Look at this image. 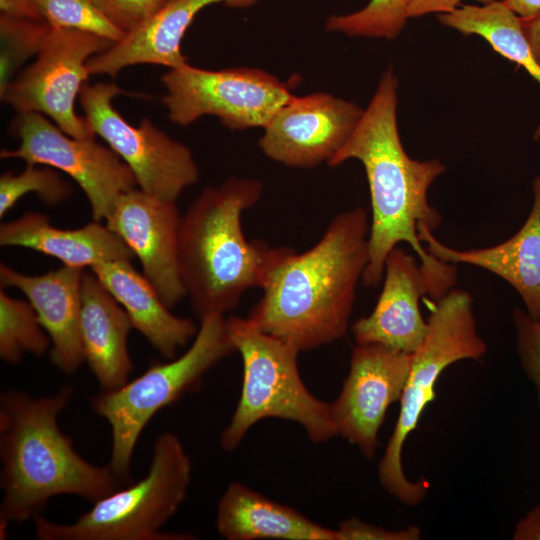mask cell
<instances>
[{
  "label": "cell",
  "instance_id": "cell-35",
  "mask_svg": "<svg viewBox=\"0 0 540 540\" xmlns=\"http://www.w3.org/2000/svg\"><path fill=\"white\" fill-rule=\"evenodd\" d=\"M515 540H540V505L529 511L515 529Z\"/></svg>",
  "mask_w": 540,
  "mask_h": 540
},
{
  "label": "cell",
  "instance_id": "cell-12",
  "mask_svg": "<svg viewBox=\"0 0 540 540\" xmlns=\"http://www.w3.org/2000/svg\"><path fill=\"white\" fill-rule=\"evenodd\" d=\"M15 149H2V159L49 166L70 176L84 192L95 221H105L118 198L136 188L130 168L110 148L93 138H74L37 112H17L10 126Z\"/></svg>",
  "mask_w": 540,
  "mask_h": 540
},
{
  "label": "cell",
  "instance_id": "cell-32",
  "mask_svg": "<svg viewBox=\"0 0 540 540\" xmlns=\"http://www.w3.org/2000/svg\"><path fill=\"white\" fill-rule=\"evenodd\" d=\"M336 531L338 540H416L421 535L416 526L389 531L355 518L341 521Z\"/></svg>",
  "mask_w": 540,
  "mask_h": 540
},
{
  "label": "cell",
  "instance_id": "cell-9",
  "mask_svg": "<svg viewBox=\"0 0 540 540\" xmlns=\"http://www.w3.org/2000/svg\"><path fill=\"white\" fill-rule=\"evenodd\" d=\"M162 82L168 118L180 126L211 115L231 130L264 128L294 96L275 76L247 67L206 70L187 63L169 69Z\"/></svg>",
  "mask_w": 540,
  "mask_h": 540
},
{
  "label": "cell",
  "instance_id": "cell-19",
  "mask_svg": "<svg viewBox=\"0 0 540 540\" xmlns=\"http://www.w3.org/2000/svg\"><path fill=\"white\" fill-rule=\"evenodd\" d=\"M533 205L523 226L506 241L487 248L458 250L437 240L426 226L418 237L435 258L450 264L483 268L508 282L521 296L526 312L540 319V177L533 181Z\"/></svg>",
  "mask_w": 540,
  "mask_h": 540
},
{
  "label": "cell",
  "instance_id": "cell-14",
  "mask_svg": "<svg viewBox=\"0 0 540 540\" xmlns=\"http://www.w3.org/2000/svg\"><path fill=\"white\" fill-rule=\"evenodd\" d=\"M363 112L354 102L328 93L293 96L264 127L260 149L289 167L328 164L350 138Z\"/></svg>",
  "mask_w": 540,
  "mask_h": 540
},
{
  "label": "cell",
  "instance_id": "cell-11",
  "mask_svg": "<svg viewBox=\"0 0 540 540\" xmlns=\"http://www.w3.org/2000/svg\"><path fill=\"white\" fill-rule=\"evenodd\" d=\"M114 42L87 32L53 28L36 60L0 89L1 100L17 112H37L50 117L74 138L95 134L75 112V100L90 75L88 60Z\"/></svg>",
  "mask_w": 540,
  "mask_h": 540
},
{
  "label": "cell",
  "instance_id": "cell-22",
  "mask_svg": "<svg viewBox=\"0 0 540 540\" xmlns=\"http://www.w3.org/2000/svg\"><path fill=\"white\" fill-rule=\"evenodd\" d=\"M90 270L126 311L136 329L164 358H175L179 348L194 338L199 327L170 312L144 274L130 260L98 264Z\"/></svg>",
  "mask_w": 540,
  "mask_h": 540
},
{
  "label": "cell",
  "instance_id": "cell-2",
  "mask_svg": "<svg viewBox=\"0 0 540 540\" xmlns=\"http://www.w3.org/2000/svg\"><path fill=\"white\" fill-rule=\"evenodd\" d=\"M369 231L358 206L337 214L307 251L276 247L248 319L299 352L342 338L369 261Z\"/></svg>",
  "mask_w": 540,
  "mask_h": 540
},
{
  "label": "cell",
  "instance_id": "cell-30",
  "mask_svg": "<svg viewBox=\"0 0 540 540\" xmlns=\"http://www.w3.org/2000/svg\"><path fill=\"white\" fill-rule=\"evenodd\" d=\"M512 318L517 333V350L528 377L534 382L540 403V319L515 308Z\"/></svg>",
  "mask_w": 540,
  "mask_h": 540
},
{
  "label": "cell",
  "instance_id": "cell-36",
  "mask_svg": "<svg viewBox=\"0 0 540 540\" xmlns=\"http://www.w3.org/2000/svg\"><path fill=\"white\" fill-rule=\"evenodd\" d=\"M520 22L533 53L540 62V14L531 18H520Z\"/></svg>",
  "mask_w": 540,
  "mask_h": 540
},
{
  "label": "cell",
  "instance_id": "cell-26",
  "mask_svg": "<svg viewBox=\"0 0 540 540\" xmlns=\"http://www.w3.org/2000/svg\"><path fill=\"white\" fill-rule=\"evenodd\" d=\"M410 0H370L361 10L333 15L326 21L327 31L350 37L396 38L405 26Z\"/></svg>",
  "mask_w": 540,
  "mask_h": 540
},
{
  "label": "cell",
  "instance_id": "cell-1",
  "mask_svg": "<svg viewBox=\"0 0 540 540\" xmlns=\"http://www.w3.org/2000/svg\"><path fill=\"white\" fill-rule=\"evenodd\" d=\"M397 86L390 67L352 135L328 165L356 159L365 169L372 213L369 261L362 285L377 287L381 283L387 256L404 242L417 255L428 294L437 301L455 285L456 265L429 254L419 240L418 227L426 226L433 232L441 224V214L430 205L427 194L445 166L438 159L418 161L406 153L397 125Z\"/></svg>",
  "mask_w": 540,
  "mask_h": 540
},
{
  "label": "cell",
  "instance_id": "cell-17",
  "mask_svg": "<svg viewBox=\"0 0 540 540\" xmlns=\"http://www.w3.org/2000/svg\"><path fill=\"white\" fill-rule=\"evenodd\" d=\"M83 273V268L63 265L42 275H27L0 265L1 288H16L25 295L50 338L52 363L66 374L75 373L84 362L80 329Z\"/></svg>",
  "mask_w": 540,
  "mask_h": 540
},
{
  "label": "cell",
  "instance_id": "cell-3",
  "mask_svg": "<svg viewBox=\"0 0 540 540\" xmlns=\"http://www.w3.org/2000/svg\"><path fill=\"white\" fill-rule=\"evenodd\" d=\"M73 395L69 384L33 397L10 389L0 396V535L10 523L41 515L59 495L95 502L128 485L108 465L97 466L76 452L58 424Z\"/></svg>",
  "mask_w": 540,
  "mask_h": 540
},
{
  "label": "cell",
  "instance_id": "cell-18",
  "mask_svg": "<svg viewBox=\"0 0 540 540\" xmlns=\"http://www.w3.org/2000/svg\"><path fill=\"white\" fill-rule=\"evenodd\" d=\"M258 0H168L144 22L127 32L118 42L87 62L90 75L115 77L122 69L136 64H157L169 69L187 64L182 39L195 16L205 7L224 3L246 8Z\"/></svg>",
  "mask_w": 540,
  "mask_h": 540
},
{
  "label": "cell",
  "instance_id": "cell-24",
  "mask_svg": "<svg viewBox=\"0 0 540 540\" xmlns=\"http://www.w3.org/2000/svg\"><path fill=\"white\" fill-rule=\"evenodd\" d=\"M439 21L464 35H478L503 57L523 66L540 84V62L522 29L520 17L503 1L485 5H461L438 15ZM534 138L540 139V124Z\"/></svg>",
  "mask_w": 540,
  "mask_h": 540
},
{
  "label": "cell",
  "instance_id": "cell-16",
  "mask_svg": "<svg viewBox=\"0 0 540 540\" xmlns=\"http://www.w3.org/2000/svg\"><path fill=\"white\" fill-rule=\"evenodd\" d=\"M418 258L397 246L385 261L383 286L373 311L352 324L357 344H378L413 354L424 340L428 324L419 301L428 294Z\"/></svg>",
  "mask_w": 540,
  "mask_h": 540
},
{
  "label": "cell",
  "instance_id": "cell-10",
  "mask_svg": "<svg viewBox=\"0 0 540 540\" xmlns=\"http://www.w3.org/2000/svg\"><path fill=\"white\" fill-rule=\"evenodd\" d=\"M123 93L114 82L85 83L79 95L84 118L130 168L140 190L176 202L199 179L193 155L147 118L138 126L128 123L112 105L113 98Z\"/></svg>",
  "mask_w": 540,
  "mask_h": 540
},
{
  "label": "cell",
  "instance_id": "cell-33",
  "mask_svg": "<svg viewBox=\"0 0 540 540\" xmlns=\"http://www.w3.org/2000/svg\"><path fill=\"white\" fill-rule=\"evenodd\" d=\"M463 0H410L408 17H419L429 13H449L461 6ZM482 5L496 0H474Z\"/></svg>",
  "mask_w": 540,
  "mask_h": 540
},
{
  "label": "cell",
  "instance_id": "cell-15",
  "mask_svg": "<svg viewBox=\"0 0 540 540\" xmlns=\"http://www.w3.org/2000/svg\"><path fill=\"white\" fill-rule=\"evenodd\" d=\"M180 220L176 202L136 188L118 198L105 220L139 259L144 276L168 308L186 296L178 259Z\"/></svg>",
  "mask_w": 540,
  "mask_h": 540
},
{
  "label": "cell",
  "instance_id": "cell-13",
  "mask_svg": "<svg viewBox=\"0 0 540 540\" xmlns=\"http://www.w3.org/2000/svg\"><path fill=\"white\" fill-rule=\"evenodd\" d=\"M412 354L378 344H357L337 399L330 403L337 434L371 459L389 406L400 400Z\"/></svg>",
  "mask_w": 540,
  "mask_h": 540
},
{
  "label": "cell",
  "instance_id": "cell-7",
  "mask_svg": "<svg viewBox=\"0 0 540 540\" xmlns=\"http://www.w3.org/2000/svg\"><path fill=\"white\" fill-rule=\"evenodd\" d=\"M435 302L427 319L426 336L412 354L399 416L378 469L383 488L412 506L423 500L428 487L425 480L413 483L405 476L404 442L416 428L427 404L435 398V385L443 370L454 362L477 360L486 353V344L477 332L471 294L451 289Z\"/></svg>",
  "mask_w": 540,
  "mask_h": 540
},
{
  "label": "cell",
  "instance_id": "cell-20",
  "mask_svg": "<svg viewBox=\"0 0 540 540\" xmlns=\"http://www.w3.org/2000/svg\"><path fill=\"white\" fill-rule=\"evenodd\" d=\"M131 328L120 303L91 270H84L80 320L83 357L102 391L128 382L133 370L127 346Z\"/></svg>",
  "mask_w": 540,
  "mask_h": 540
},
{
  "label": "cell",
  "instance_id": "cell-6",
  "mask_svg": "<svg viewBox=\"0 0 540 540\" xmlns=\"http://www.w3.org/2000/svg\"><path fill=\"white\" fill-rule=\"evenodd\" d=\"M229 337L243 363L241 395L220 434L223 450H235L248 430L265 418L301 425L315 443L337 435L330 403L313 396L298 370L299 351L259 329L250 319H226Z\"/></svg>",
  "mask_w": 540,
  "mask_h": 540
},
{
  "label": "cell",
  "instance_id": "cell-21",
  "mask_svg": "<svg viewBox=\"0 0 540 540\" xmlns=\"http://www.w3.org/2000/svg\"><path fill=\"white\" fill-rule=\"evenodd\" d=\"M0 245L32 249L60 260L63 265L83 269L134 257L127 244L99 221L77 229H62L51 225L38 212H27L2 223Z\"/></svg>",
  "mask_w": 540,
  "mask_h": 540
},
{
  "label": "cell",
  "instance_id": "cell-4",
  "mask_svg": "<svg viewBox=\"0 0 540 540\" xmlns=\"http://www.w3.org/2000/svg\"><path fill=\"white\" fill-rule=\"evenodd\" d=\"M262 192L258 179L230 177L203 189L181 216L180 276L199 321L224 315L248 289L261 288L276 247L248 241L241 218Z\"/></svg>",
  "mask_w": 540,
  "mask_h": 540
},
{
  "label": "cell",
  "instance_id": "cell-25",
  "mask_svg": "<svg viewBox=\"0 0 540 540\" xmlns=\"http://www.w3.org/2000/svg\"><path fill=\"white\" fill-rule=\"evenodd\" d=\"M51 345L37 313L29 301L0 291V357L18 364L25 354L42 356Z\"/></svg>",
  "mask_w": 540,
  "mask_h": 540
},
{
  "label": "cell",
  "instance_id": "cell-23",
  "mask_svg": "<svg viewBox=\"0 0 540 540\" xmlns=\"http://www.w3.org/2000/svg\"><path fill=\"white\" fill-rule=\"evenodd\" d=\"M216 528L228 540H338L336 530L321 526L294 508L232 482L217 506Z\"/></svg>",
  "mask_w": 540,
  "mask_h": 540
},
{
  "label": "cell",
  "instance_id": "cell-28",
  "mask_svg": "<svg viewBox=\"0 0 540 540\" xmlns=\"http://www.w3.org/2000/svg\"><path fill=\"white\" fill-rule=\"evenodd\" d=\"M50 30L44 20L0 16V89L26 59L37 55Z\"/></svg>",
  "mask_w": 540,
  "mask_h": 540
},
{
  "label": "cell",
  "instance_id": "cell-27",
  "mask_svg": "<svg viewBox=\"0 0 540 540\" xmlns=\"http://www.w3.org/2000/svg\"><path fill=\"white\" fill-rule=\"evenodd\" d=\"M72 192V185L56 169L26 164L19 173L8 171L0 177V217L28 193H35L47 206L54 207L67 200Z\"/></svg>",
  "mask_w": 540,
  "mask_h": 540
},
{
  "label": "cell",
  "instance_id": "cell-5",
  "mask_svg": "<svg viewBox=\"0 0 540 540\" xmlns=\"http://www.w3.org/2000/svg\"><path fill=\"white\" fill-rule=\"evenodd\" d=\"M192 463L180 438L160 433L154 441L148 473L93 502L75 522L59 524L39 515L35 535L41 540H182L189 533L162 532L187 497Z\"/></svg>",
  "mask_w": 540,
  "mask_h": 540
},
{
  "label": "cell",
  "instance_id": "cell-29",
  "mask_svg": "<svg viewBox=\"0 0 540 540\" xmlns=\"http://www.w3.org/2000/svg\"><path fill=\"white\" fill-rule=\"evenodd\" d=\"M41 17L53 28L73 29L118 42L125 32L91 0H34Z\"/></svg>",
  "mask_w": 540,
  "mask_h": 540
},
{
  "label": "cell",
  "instance_id": "cell-37",
  "mask_svg": "<svg viewBox=\"0 0 540 540\" xmlns=\"http://www.w3.org/2000/svg\"><path fill=\"white\" fill-rule=\"evenodd\" d=\"M520 18H531L540 14V0H503Z\"/></svg>",
  "mask_w": 540,
  "mask_h": 540
},
{
  "label": "cell",
  "instance_id": "cell-34",
  "mask_svg": "<svg viewBox=\"0 0 540 540\" xmlns=\"http://www.w3.org/2000/svg\"><path fill=\"white\" fill-rule=\"evenodd\" d=\"M0 10L1 15L44 20L41 17L34 0H0Z\"/></svg>",
  "mask_w": 540,
  "mask_h": 540
},
{
  "label": "cell",
  "instance_id": "cell-31",
  "mask_svg": "<svg viewBox=\"0 0 540 540\" xmlns=\"http://www.w3.org/2000/svg\"><path fill=\"white\" fill-rule=\"evenodd\" d=\"M92 3L125 33L133 30L168 0H91Z\"/></svg>",
  "mask_w": 540,
  "mask_h": 540
},
{
  "label": "cell",
  "instance_id": "cell-8",
  "mask_svg": "<svg viewBox=\"0 0 540 540\" xmlns=\"http://www.w3.org/2000/svg\"><path fill=\"white\" fill-rule=\"evenodd\" d=\"M235 351L224 315H212L200 326L188 350L179 358L154 363L123 386L100 391L93 411L111 427L109 468L127 484L137 441L154 415L184 394L197 390L205 373Z\"/></svg>",
  "mask_w": 540,
  "mask_h": 540
}]
</instances>
